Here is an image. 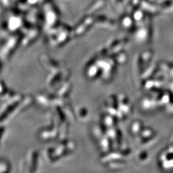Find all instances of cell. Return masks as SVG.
Segmentation results:
<instances>
[{
	"instance_id": "6da1fadb",
	"label": "cell",
	"mask_w": 173,
	"mask_h": 173,
	"mask_svg": "<svg viewBox=\"0 0 173 173\" xmlns=\"http://www.w3.org/2000/svg\"><path fill=\"white\" fill-rule=\"evenodd\" d=\"M21 96L19 95L18 94H16L14 97L11 99H10L7 107L4 108L3 112L0 113V122L3 121L5 119L8 117V116L11 113L16 109L19 103L21 101Z\"/></svg>"
},
{
	"instance_id": "7a4b0ae2",
	"label": "cell",
	"mask_w": 173,
	"mask_h": 173,
	"mask_svg": "<svg viewBox=\"0 0 173 173\" xmlns=\"http://www.w3.org/2000/svg\"><path fill=\"white\" fill-rule=\"evenodd\" d=\"M11 169L9 162L4 159H0V172H7Z\"/></svg>"
},
{
	"instance_id": "3957f363",
	"label": "cell",
	"mask_w": 173,
	"mask_h": 173,
	"mask_svg": "<svg viewBox=\"0 0 173 173\" xmlns=\"http://www.w3.org/2000/svg\"><path fill=\"white\" fill-rule=\"evenodd\" d=\"M8 91L3 82L0 81V97H3Z\"/></svg>"
},
{
	"instance_id": "277c9868",
	"label": "cell",
	"mask_w": 173,
	"mask_h": 173,
	"mask_svg": "<svg viewBox=\"0 0 173 173\" xmlns=\"http://www.w3.org/2000/svg\"><path fill=\"white\" fill-rule=\"evenodd\" d=\"M5 131V128L3 126H0V141L2 139V137L3 135V133Z\"/></svg>"
},
{
	"instance_id": "5b68a950",
	"label": "cell",
	"mask_w": 173,
	"mask_h": 173,
	"mask_svg": "<svg viewBox=\"0 0 173 173\" xmlns=\"http://www.w3.org/2000/svg\"><path fill=\"white\" fill-rule=\"evenodd\" d=\"M1 67H2V66H1V64H0V70H1Z\"/></svg>"
}]
</instances>
